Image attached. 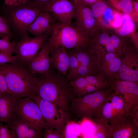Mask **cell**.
I'll list each match as a JSON object with an SVG mask.
<instances>
[{"label":"cell","mask_w":138,"mask_h":138,"mask_svg":"<svg viewBox=\"0 0 138 138\" xmlns=\"http://www.w3.org/2000/svg\"><path fill=\"white\" fill-rule=\"evenodd\" d=\"M42 75L37 77L36 85L37 96L70 114L71 101L74 96L66 76L59 74L51 66L49 71Z\"/></svg>","instance_id":"1"},{"label":"cell","mask_w":138,"mask_h":138,"mask_svg":"<svg viewBox=\"0 0 138 138\" xmlns=\"http://www.w3.org/2000/svg\"><path fill=\"white\" fill-rule=\"evenodd\" d=\"M0 72L5 78L8 93L18 98L37 96L36 85L37 77L27 66L18 61L13 63L0 64Z\"/></svg>","instance_id":"2"},{"label":"cell","mask_w":138,"mask_h":138,"mask_svg":"<svg viewBox=\"0 0 138 138\" xmlns=\"http://www.w3.org/2000/svg\"><path fill=\"white\" fill-rule=\"evenodd\" d=\"M46 10L44 6L29 0L18 4L0 6V13L6 19L11 30L22 36L38 14Z\"/></svg>","instance_id":"3"},{"label":"cell","mask_w":138,"mask_h":138,"mask_svg":"<svg viewBox=\"0 0 138 138\" xmlns=\"http://www.w3.org/2000/svg\"><path fill=\"white\" fill-rule=\"evenodd\" d=\"M47 46L50 51L53 49L63 47L66 49L89 47L93 37L82 28L55 22Z\"/></svg>","instance_id":"4"},{"label":"cell","mask_w":138,"mask_h":138,"mask_svg":"<svg viewBox=\"0 0 138 138\" xmlns=\"http://www.w3.org/2000/svg\"><path fill=\"white\" fill-rule=\"evenodd\" d=\"M114 87L99 89L81 97H74L71 101L70 114L77 118L91 121L97 117Z\"/></svg>","instance_id":"5"},{"label":"cell","mask_w":138,"mask_h":138,"mask_svg":"<svg viewBox=\"0 0 138 138\" xmlns=\"http://www.w3.org/2000/svg\"><path fill=\"white\" fill-rule=\"evenodd\" d=\"M121 56V65L114 80L138 82V44L131 39H126Z\"/></svg>","instance_id":"6"},{"label":"cell","mask_w":138,"mask_h":138,"mask_svg":"<svg viewBox=\"0 0 138 138\" xmlns=\"http://www.w3.org/2000/svg\"><path fill=\"white\" fill-rule=\"evenodd\" d=\"M14 113L22 121L31 128L41 131L48 128L39 107L31 98H18Z\"/></svg>","instance_id":"7"},{"label":"cell","mask_w":138,"mask_h":138,"mask_svg":"<svg viewBox=\"0 0 138 138\" xmlns=\"http://www.w3.org/2000/svg\"><path fill=\"white\" fill-rule=\"evenodd\" d=\"M32 99L39 107L48 127L59 131L64 136L65 127L71 114L39 96Z\"/></svg>","instance_id":"8"},{"label":"cell","mask_w":138,"mask_h":138,"mask_svg":"<svg viewBox=\"0 0 138 138\" xmlns=\"http://www.w3.org/2000/svg\"><path fill=\"white\" fill-rule=\"evenodd\" d=\"M50 35L45 33L31 38L27 33L23 34L19 41L13 42L18 61L28 66Z\"/></svg>","instance_id":"9"},{"label":"cell","mask_w":138,"mask_h":138,"mask_svg":"<svg viewBox=\"0 0 138 138\" xmlns=\"http://www.w3.org/2000/svg\"><path fill=\"white\" fill-rule=\"evenodd\" d=\"M70 49L77 57L79 65L70 81L82 77L101 73L97 55L90 47Z\"/></svg>","instance_id":"10"},{"label":"cell","mask_w":138,"mask_h":138,"mask_svg":"<svg viewBox=\"0 0 138 138\" xmlns=\"http://www.w3.org/2000/svg\"><path fill=\"white\" fill-rule=\"evenodd\" d=\"M114 89L122 100L127 114L138 110V82L115 80Z\"/></svg>","instance_id":"11"},{"label":"cell","mask_w":138,"mask_h":138,"mask_svg":"<svg viewBox=\"0 0 138 138\" xmlns=\"http://www.w3.org/2000/svg\"><path fill=\"white\" fill-rule=\"evenodd\" d=\"M75 7L74 26L82 28L93 37L98 29L102 28L93 16L90 6L72 0Z\"/></svg>","instance_id":"12"},{"label":"cell","mask_w":138,"mask_h":138,"mask_svg":"<svg viewBox=\"0 0 138 138\" xmlns=\"http://www.w3.org/2000/svg\"><path fill=\"white\" fill-rule=\"evenodd\" d=\"M44 6L59 22L72 25V19L74 18L75 7L72 0H52Z\"/></svg>","instance_id":"13"},{"label":"cell","mask_w":138,"mask_h":138,"mask_svg":"<svg viewBox=\"0 0 138 138\" xmlns=\"http://www.w3.org/2000/svg\"><path fill=\"white\" fill-rule=\"evenodd\" d=\"M109 126L112 138H138V113L128 114L121 122Z\"/></svg>","instance_id":"14"},{"label":"cell","mask_w":138,"mask_h":138,"mask_svg":"<svg viewBox=\"0 0 138 138\" xmlns=\"http://www.w3.org/2000/svg\"><path fill=\"white\" fill-rule=\"evenodd\" d=\"M101 73L108 79L114 82V76L121 65V54L106 53L96 55Z\"/></svg>","instance_id":"15"},{"label":"cell","mask_w":138,"mask_h":138,"mask_svg":"<svg viewBox=\"0 0 138 138\" xmlns=\"http://www.w3.org/2000/svg\"><path fill=\"white\" fill-rule=\"evenodd\" d=\"M47 10L39 13L29 27L28 32L38 36L45 33L51 34L55 19Z\"/></svg>","instance_id":"16"},{"label":"cell","mask_w":138,"mask_h":138,"mask_svg":"<svg viewBox=\"0 0 138 138\" xmlns=\"http://www.w3.org/2000/svg\"><path fill=\"white\" fill-rule=\"evenodd\" d=\"M7 123L8 128L14 133L16 138H43L44 132L30 127L15 113Z\"/></svg>","instance_id":"17"},{"label":"cell","mask_w":138,"mask_h":138,"mask_svg":"<svg viewBox=\"0 0 138 138\" xmlns=\"http://www.w3.org/2000/svg\"><path fill=\"white\" fill-rule=\"evenodd\" d=\"M50 56L51 66L56 69L59 74L66 76L69 60L66 50L63 47L54 48L50 51Z\"/></svg>","instance_id":"18"},{"label":"cell","mask_w":138,"mask_h":138,"mask_svg":"<svg viewBox=\"0 0 138 138\" xmlns=\"http://www.w3.org/2000/svg\"><path fill=\"white\" fill-rule=\"evenodd\" d=\"M47 43L46 41L43 44L40 52L28 66L34 75L39 74L42 75L46 73L50 68V51L47 47Z\"/></svg>","instance_id":"19"},{"label":"cell","mask_w":138,"mask_h":138,"mask_svg":"<svg viewBox=\"0 0 138 138\" xmlns=\"http://www.w3.org/2000/svg\"><path fill=\"white\" fill-rule=\"evenodd\" d=\"M112 29L103 28L99 29L95 32L90 46L96 55L104 53L109 43Z\"/></svg>","instance_id":"20"},{"label":"cell","mask_w":138,"mask_h":138,"mask_svg":"<svg viewBox=\"0 0 138 138\" xmlns=\"http://www.w3.org/2000/svg\"><path fill=\"white\" fill-rule=\"evenodd\" d=\"M17 97L8 93L0 94V122L7 123L14 113Z\"/></svg>","instance_id":"21"},{"label":"cell","mask_w":138,"mask_h":138,"mask_svg":"<svg viewBox=\"0 0 138 138\" xmlns=\"http://www.w3.org/2000/svg\"><path fill=\"white\" fill-rule=\"evenodd\" d=\"M97 21L102 28L113 29L121 25L122 15L110 5Z\"/></svg>","instance_id":"22"},{"label":"cell","mask_w":138,"mask_h":138,"mask_svg":"<svg viewBox=\"0 0 138 138\" xmlns=\"http://www.w3.org/2000/svg\"><path fill=\"white\" fill-rule=\"evenodd\" d=\"M129 16L128 17H125V19L124 16H122V22L121 25L112 29L117 34L122 38L125 39L130 38L133 41H137L138 34L136 32V23Z\"/></svg>","instance_id":"23"},{"label":"cell","mask_w":138,"mask_h":138,"mask_svg":"<svg viewBox=\"0 0 138 138\" xmlns=\"http://www.w3.org/2000/svg\"><path fill=\"white\" fill-rule=\"evenodd\" d=\"M109 99L112 105L116 124H117L125 120L128 115L122 100L114 89L110 93Z\"/></svg>","instance_id":"24"},{"label":"cell","mask_w":138,"mask_h":138,"mask_svg":"<svg viewBox=\"0 0 138 138\" xmlns=\"http://www.w3.org/2000/svg\"><path fill=\"white\" fill-rule=\"evenodd\" d=\"M91 121L95 128L94 137L96 138H112L107 120L101 118H94Z\"/></svg>","instance_id":"25"},{"label":"cell","mask_w":138,"mask_h":138,"mask_svg":"<svg viewBox=\"0 0 138 138\" xmlns=\"http://www.w3.org/2000/svg\"><path fill=\"white\" fill-rule=\"evenodd\" d=\"M74 97L85 95L91 92L89 86L84 76L80 77L73 81H70Z\"/></svg>","instance_id":"26"},{"label":"cell","mask_w":138,"mask_h":138,"mask_svg":"<svg viewBox=\"0 0 138 138\" xmlns=\"http://www.w3.org/2000/svg\"><path fill=\"white\" fill-rule=\"evenodd\" d=\"M109 4L117 10L123 12L131 17L134 0H108Z\"/></svg>","instance_id":"27"},{"label":"cell","mask_w":138,"mask_h":138,"mask_svg":"<svg viewBox=\"0 0 138 138\" xmlns=\"http://www.w3.org/2000/svg\"><path fill=\"white\" fill-rule=\"evenodd\" d=\"M97 117L106 119L110 124H116L113 111L112 105L109 100V97L107 101L102 106L96 118Z\"/></svg>","instance_id":"28"},{"label":"cell","mask_w":138,"mask_h":138,"mask_svg":"<svg viewBox=\"0 0 138 138\" xmlns=\"http://www.w3.org/2000/svg\"><path fill=\"white\" fill-rule=\"evenodd\" d=\"M69 56L68 72L66 76L69 80L78 68L79 63L76 56L71 49L66 50Z\"/></svg>","instance_id":"29"},{"label":"cell","mask_w":138,"mask_h":138,"mask_svg":"<svg viewBox=\"0 0 138 138\" xmlns=\"http://www.w3.org/2000/svg\"><path fill=\"white\" fill-rule=\"evenodd\" d=\"M110 5L103 0H100L90 6L93 16L97 20Z\"/></svg>","instance_id":"30"},{"label":"cell","mask_w":138,"mask_h":138,"mask_svg":"<svg viewBox=\"0 0 138 138\" xmlns=\"http://www.w3.org/2000/svg\"><path fill=\"white\" fill-rule=\"evenodd\" d=\"M11 37L10 36H8L0 39V51L10 56L16 52L14 46L10 41Z\"/></svg>","instance_id":"31"},{"label":"cell","mask_w":138,"mask_h":138,"mask_svg":"<svg viewBox=\"0 0 138 138\" xmlns=\"http://www.w3.org/2000/svg\"><path fill=\"white\" fill-rule=\"evenodd\" d=\"M12 32L5 18L0 15V37L3 38L8 36H12Z\"/></svg>","instance_id":"32"},{"label":"cell","mask_w":138,"mask_h":138,"mask_svg":"<svg viewBox=\"0 0 138 138\" xmlns=\"http://www.w3.org/2000/svg\"><path fill=\"white\" fill-rule=\"evenodd\" d=\"M0 138H16L14 133L9 130L7 124L3 125L2 122L0 123Z\"/></svg>","instance_id":"33"},{"label":"cell","mask_w":138,"mask_h":138,"mask_svg":"<svg viewBox=\"0 0 138 138\" xmlns=\"http://www.w3.org/2000/svg\"><path fill=\"white\" fill-rule=\"evenodd\" d=\"M44 132V138H63L64 135L59 131L48 128Z\"/></svg>","instance_id":"34"},{"label":"cell","mask_w":138,"mask_h":138,"mask_svg":"<svg viewBox=\"0 0 138 138\" xmlns=\"http://www.w3.org/2000/svg\"><path fill=\"white\" fill-rule=\"evenodd\" d=\"M17 60L16 55L10 56L0 51V64L13 63L16 62Z\"/></svg>","instance_id":"35"},{"label":"cell","mask_w":138,"mask_h":138,"mask_svg":"<svg viewBox=\"0 0 138 138\" xmlns=\"http://www.w3.org/2000/svg\"><path fill=\"white\" fill-rule=\"evenodd\" d=\"M8 93L6 83L3 74L0 72V94Z\"/></svg>","instance_id":"36"},{"label":"cell","mask_w":138,"mask_h":138,"mask_svg":"<svg viewBox=\"0 0 138 138\" xmlns=\"http://www.w3.org/2000/svg\"><path fill=\"white\" fill-rule=\"evenodd\" d=\"M136 23L138 22V0H134L132 15L130 17Z\"/></svg>","instance_id":"37"},{"label":"cell","mask_w":138,"mask_h":138,"mask_svg":"<svg viewBox=\"0 0 138 138\" xmlns=\"http://www.w3.org/2000/svg\"><path fill=\"white\" fill-rule=\"evenodd\" d=\"M27 0H4V4L7 5H16L26 2Z\"/></svg>","instance_id":"38"},{"label":"cell","mask_w":138,"mask_h":138,"mask_svg":"<svg viewBox=\"0 0 138 138\" xmlns=\"http://www.w3.org/2000/svg\"><path fill=\"white\" fill-rule=\"evenodd\" d=\"M80 3L90 6L95 2L100 0H73Z\"/></svg>","instance_id":"39"},{"label":"cell","mask_w":138,"mask_h":138,"mask_svg":"<svg viewBox=\"0 0 138 138\" xmlns=\"http://www.w3.org/2000/svg\"><path fill=\"white\" fill-rule=\"evenodd\" d=\"M34 2L39 5L44 6L47 3L49 2L52 0H29Z\"/></svg>","instance_id":"40"},{"label":"cell","mask_w":138,"mask_h":138,"mask_svg":"<svg viewBox=\"0 0 138 138\" xmlns=\"http://www.w3.org/2000/svg\"></svg>","instance_id":"41"}]
</instances>
